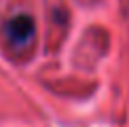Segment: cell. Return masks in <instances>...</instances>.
I'll return each mask as SVG.
<instances>
[{
    "label": "cell",
    "instance_id": "cell-1",
    "mask_svg": "<svg viewBox=\"0 0 129 127\" xmlns=\"http://www.w3.org/2000/svg\"><path fill=\"white\" fill-rule=\"evenodd\" d=\"M7 38L15 49H25L34 38V21L28 15H17L7 25Z\"/></svg>",
    "mask_w": 129,
    "mask_h": 127
}]
</instances>
